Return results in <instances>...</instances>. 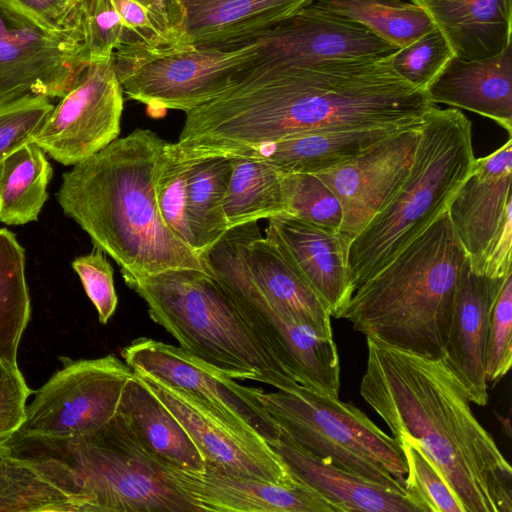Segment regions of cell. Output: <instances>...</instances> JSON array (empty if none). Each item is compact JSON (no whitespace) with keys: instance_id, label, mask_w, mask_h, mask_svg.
<instances>
[{"instance_id":"cell-1","label":"cell","mask_w":512,"mask_h":512,"mask_svg":"<svg viewBox=\"0 0 512 512\" xmlns=\"http://www.w3.org/2000/svg\"><path fill=\"white\" fill-rule=\"evenodd\" d=\"M390 56L255 65L213 101L216 138L239 152L310 132L418 123L435 104L394 71Z\"/></svg>"},{"instance_id":"cell-2","label":"cell","mask_w":512,"mask_h":512,"mask_svg":"<svg viewBox=\"0 0 512 512\" xmlns=\"http://www.w3.org/2000/svg\"><path fill=\"white\" fill-rule=\"evenodd\" d=\"M366 344L360 395L393 436L419 447L464 512H512V468L445 360Z\"/></svg>"},{"instance_id":"cell-3","label":"cell","mask_w":512,"mask_h":512,"mask_svg":"<svg viewBox=\"0 0 512 512\" xmlns=\"http://www.w3.org/2000/svg\"><path fill=\"white\" fill-rule=\"evenodd\" d=\"M167 144L150 129H135L62 175L56 196L64 214L121 271H206L203 260L167 228L157 207L155 182Z\"/></svg>"},{"instance_id":"cell-4","label":"cell","mask_w":512,"mask_h":512,"mask_svg":"<svg viewBox=\"0 0 512 512\" xmlns=\"http://www.w3.org/2000/svg\"><path fill=\"white\" fill-rule=\"evenodd\" d=\"M466 260L446 210L355 289L337 318L388 347L443 358Z\"/></svg>"},{"instance_id":"cell-5","label":"cell","mask_w":512,"mask_h":512,"mask_svg":"<svg viewBox=\"0 0 512 512\" xmlns=\"http://www.w3.org/2000/svg\"><path fill=\"white\" fill-rule=\"evenodd\" d=\"M475 159L469 119L456 108L429 109L407 178L348 245L351 294L447 210Z\"/></svg>"},{"instance_id":"cell-6","label":"cell","mask_w":512,"mask_h":512,"mask_svg":"<svg viewBox=\"0 0 512 512\" xmlns=\"http://www.w3.org/2000/svg\"><path fill=\"white\" fill-rule=\"evenodd\" d=\"M121 274L145 301L150 318L191 355L233 379L258 381L277 390L299 385L262 349L231 297L207 271Z\"/></svg>"},{"instance_id":"cell-7","label":"cell","mask_w":512,"mask_h":512,"mask_svg":"<svg viewBox=\"0 0 512 512\" xmlns=\"http://www.w3.org/2000/svg\"><path fill=\"white\" fill-rule=\"evenodd\" d=\"M0 449L63 464L89 512H198L170 480L164 463L140 442L119 412L99 429L73 437L14 435Z\"/></svg>"},{"instance_id":"cell-8","label":"cell","mask_w":512,"mask_h":512,"mask_svg":"<svg viewBox=\"0 0 512 512\" xmlns=\"http://www.w3.org/2000/svg\"><path fill=\"white\" fill-rule=\"evenodd\" d=\"M254 395L297 448L368 481L406 493L407 464L400 441L351 402L297 385Z\"/></svg>"},{"instance_id":"cell-9","label":"cell","mask_w":512,"mask_h":512,"mask_svg":"<svg viewBox=\"0 0 512 512\" xmlns=\"http://www.w3.org/2000/svg\"><path fill=\"white\" fill-rule=\"evenodd\" d=\"M202 260L262 349L299 385L338 397L340 361L334 339L317 335L261 294L248 274L233 229L211 246Z\"/></svg>"},{"instance_id":"cell-10","label":"cell","mask_w":512,"mask_h":512,"mask_svg":"<svg viewBox=\"0 0 512 512\" xmlns=\"http://www.w3.org/2000/svg\"><path fill=\"white\" fill-rule=\"evenodd\" d=\"M258 43L179 46L113 54L123 94L147 107L151 116L184 113L216 98L250 68Z\"/></svg>"},{"instance_id":"cell-11","label":"cell","mask_w":512,"mask_h":512,"mask_svg":"<svg viewBox=\"0 0 512 512\" xmlns=\"http://www.w3.org/2000/svg\"><path fill=\"white\" fill-rule=\"evenodd\" d=\"M134 371L113 354L66 361L35 393L14 435L73 437L93 432L118 412Z\"/></svg>"},{"instance_id":"cell-12","label":"cell","mask_w":512,"mask_h":512,"mask_svg":"<svg viewBox=\"0 0 512 512\" xmlns=\"http://www.w3.org/2000/svg\"><path fill=\"white\" fill-rule=\"evenodd\" d=\"M511 176L509 136L497 150L475 159L447 208L470 267L492 278L512 273Z\"/></svg>"},{"instance_id":"cell-13","label":"cell","mask_w":512,"mask_h":512,"mask_svg":"<svg viewBox=\"0 0 512 512\" xmlns=\"http://www.w3.org/2000/svg\"><path fill=\"white\" fill-rule=\"evenodd\" d=\"M123 96L113 57L87 63L33 142L65 166L88 159L118 138Z\"/></svg>"},{"instance_id":"cell-14","label":"cell","mask_w":512,"mask_h":512,"mask_svg":"<svg viewBox=\"0 0 512 512\" xmlns=\"http://www.w3.org/2000/svg\"><path fill=\"white\" fill-rule=\"evenodd\" d=\"M121 356L134 372L196 396L232 423L259 434L270 446L278 442L279 428L254 395L255 387L238 384L180 346L151 338L135 339Z\"/></svg>"},{"instance_id":"cell-15","label":"cell","mask_w":512,"mask_h":512,"mask_svg":"<svg viewBox=\"0 0 512 512\" xmlns=\"http://www.w3.org/2000/svg\"><path fill=\"white\" fill-rule=\"evenodd\" d=\"M87 63L82 33L44 30L0 4V100L61 98Z\"/></svg>"},{"instance_id":"cell-16","label":"cell","mask_w":512,"mask_h":512,"mask_svg":"<svg viewBox=\"0 0 512 512\" xmlns=\"http://www.w3.org/2000/svg\"><path fill=\"white\" fill-rule=\"evenodd\" d=\"M136 374L184 427L206 464L275 484H295L279 455L259 434L232 423L186 391Z\"/></svg>"},{"instance_id":"cell-17","label":"cell","mask_w":512,"mask_h":512,"mask_svg":"<svg viewBox=\"0 0 512 512\" xmlns=\"http://www.w3.org/2000/svg\"><path fill=\"white\" fill-rule=\"evenodd\" d=\"M422 122L384 138L340 166L317 173L340 200L339 233L347 247L407 178Z\"/></svg>"},{"instance_id":"cell-18","label":"cell","mask_w":512,"mask_h":512,"mask_svg":"<svg viewBox=\"0 0 512 512\" xmlns=\"http://www.w3.org/2000/svg\"><path fill=\"white\" fill-rule=\"evenodd\" d=\"M258 43L251 66H308L339 58H381L399 48L364 26L310 4L251 38Z\"/></svg>"},{"instance_id":"cell-19","label":"cell","mask_w":512,"mask_h":512,"mask_svg":"<svg viewBox=\"0 0 512 512\" xmlns=\"http://www.w3.org/2000/svg\"><path fill=\"white\" fill-rule=\"evenodd\" d=\"M81 9L89 62L180 46L182 16L174 0H81Z\"/></svg>"},{"instance_id":"cell-20","label":"cell","mask_w":512,"mask_h":512,"mask_svg":"<svg viewBox=\"0 0 512 512\" xmlns=\"http://www.w3.org/2000/svg\"><path fill=\"white\" fill-rule=\"evenodd\" d=\"M163 463L170 480L191 499L198 512H335L323 497L296 481L287 486L210 464L194 471Z\"/></svg>"},{"instance_id":"cell-21","label":"cell","mask_w":512,"mask_h":512,"mask_svg":"<svg viewBox=\"0 0 512 512\" xmlns=\"http://www.w3.org/2000/svg\"><path fill=\"white\" fill-rule=\"evenodd\" d=\"M506 277L479 274L466 260L456 290L443 359L466 388L471 403L478 406L488 403L486 343L492 310Z\"/></svg>"},{"instance_id":"cell-22","label":"cell","mask_w":512,"mask_h":512,"mask_svg":"<svg viewBox=\"0 0 512 512\" xmlns=\"http://www.w3.org/2000/svg\"><path fill=\"white\" fill-rule=\"evenodd\" d=\"M265 237L313 287L337 318L348 302L347 250L338 230L279 215L269 218Z\"/></svg>"},{"instance_id":"cell-23","label":"cell","mask_w":512,"mask_h":512,"mask_svg":"<svg viewBox=\"0 0 512 512\" xmlns=\"http://www.w3.org/2000/svg\"><path fill=\"white\" fill-rule=\"evenodd\" d=\"M232 229L248 274L261 294L317 335L333 338L328 306L277 247L262 236L257 222Z\"/></svg>"},{"instance_id":"cell-24","label":"cell","mask_w":512,"mask_h":512,"mask_svg":"<svg viewBox=\"0 0 512 512\" xmlns=\"http://www.w3.org/2000/svg\"><path fill=\"white\" fill-rule=\"evenodd\" d=\"M512 47L497 55L464 60L453 56L425 89L433 103L472 111L512 134Z\"/></svg>"},{"instance_id":"cell-25","label":"cell","mask_w":512,"mask_h":512,"mask_svg":"<svg viewBox=\"0 0 512 512\" xmlns=\"http://www.w3.org/2000/svg\"><path fill=\"white\" fill-rule=\"evenodd\" d=\"M181 16L180 46L245 42L312 0H174Z\"/></svg>"},{"instance_id":"cell-26","label":"cell","mask_w":512,"mask_h":512,"mask_svg":"<svg viewBox=\"0 0 512 512\" xmlns=\"http://www.w3.org/2000/svg\"><path fill=\"white\" fill-rule=\"evenodd\" d=\"M291 478L323 497L335 512H419L405 493L388 489L297 448L280 432L271 446Z\"/></svg>"},{"instance_id":"cell-27","label":"cell","mask_w":512,"mask_h":512,"mask_svg":"<svg viewBox=\"0 0 512 512\" xmlns=\"http://www.w3.org/2000/svg\"><path fill=\"white\" fill-rule=\"evenodd\" d=\"M410 125L304 133L260 144L231 157L262 160L283 173L317 174L354 159L377 142Z\"/></svg>"},{"instance_id":"cell-28","label":"cell","mask_w":512,"mask_h":512,"mask_svg":"<svg viewBox=\"0 0 512 512\" xmlns=\"http://www.w3.org/2000/svg\"><path fill=\"white\" fill-rule=\"evenodd\" d=\"M0 512H88L67 468L0 449Z\"/></svg>"},{"instance_id":"cell-29","label":"cell","mask_w":512,"mask_h":512,"mask_svg":"<svg viewBox=\"0 0 512 512\" xmlns=\"http://www.w3.org/2000/svg\"><path fill=\"white\" fill-rule=\"evenodd\" d=\"M411 1L426 11L458 58H488L511 45L512 0Z\"/></svg>"},{"instance_id":"cell-30","label":"cell","mask_w":512,"mask_h":512,"mask_svg":"<svg viewBox=\"0 0 512 512\" xmlns=\"http://www.w3.org/2000/svg\"><path fill=\"white\" fill-rule=\"evenodd\" d=\"M119 410L152 455L184 469H204L205 460L190 435L135 372L125 386Z\"/></svg>"},{"instance_id":"cell-31","label":"cell","mask_w":512,"mask_h":512,"mask_svg":"<svg viewBox=\"0 0 512 512\" xmlns=\"http://www.w3.org/2000/svg\"><path fill=\"white\" fill-rule=\"evenodd\" d=\"M230 158L232 172L223 202L228 230L286 215L283 172L262 160Z\"/></svg>"},{"instance_id":"cell-32","label":"cell","mask_w":512,"mask_h":512,"mask_svg":"<svg viewBox=\"0 0 512 512\" xmlns=\"http://www.w3.org/2000/svg\"><path fill=\"white\" fill-rule=\"evenodd\" d=\"M52 173L46 153L34 142L8 155L0 163V222L36 221L48 198Z\"/></svg>"},{"instance_id":"cell-33","label":"cell","mask_w":512,"mask_h":512,"mask_svg":"<svg viewBox=\"0 0 512 512\" xmlns=\"http://www.w3.org/2000/svg\"><path fill=\"white\" fill-rule=\"evenodd\" d=\"M309 4L358 23L397 48L436 27L426 11L411 0H312Z\"/></svg>"},{"instance_id":"cell-34","label":"cell","mask_w":512,"mask_h":512,"mask_svg":"<svg viewBox=\"0 0 512 512\" xmlns=\"http://www.w3.org/2000/svg\"><path fill=\"white\" fill-rule=\"evenodd\" d=\"M231 172L232 161L226 156H214L188 163L187 209L201 259L228 231L223 202Z\"/></svg>"},{"instance_id":"cell-35","label":"cell","mask_w":512,"mask_h":512,"mask_svg":"<svg viewBox=\"0 0 512 512\" xmlns=\"http://www.w3.org/2000/svg\"><path fill=\"white\" fill-rule=\"evenodd\" d=\"M30 314L24 249L13 232L0 228V359L17 363Z\"/></svg>"},{"instance_id":"cell-36","label":"cell","mask_w":512,"mask_h":512,"mask_svg":"<svg viewBox=\"0 0 512 512\" xmlns=\"http://www.w3.org/2000/svg\"><path fill=\"white\" fill-rule=\"evenodd\" d=\"M283 188L286 215L339 231L340 200L317 174L283 173Z\"/></svg>"},{"instance_id":"cell-37","label":"cell","mask_w":512,"mask_h":512,"mask_svg":"<svg viewBox=\"0 0 512 512\" xmlns=\"http://www.w3.org/2000/svg\"><path fill=\"white\" fill-rule=\"evenodd\" d=\"M187 168L188 163L181 162L174 155L168 142L156 177V202L167 228L198 255L197 240L189 221L187 209Z\"/></svg>"},{"instance_id":"cell-38","label":"cell","mask_w":512,"mask_h":512,"mask_svg":"<svg viewBox=\"0 0 512 512\" xmlns=\"http://www.w3.org/2000/svg\"><path fill=\"white\" fill-rule=\"evenodd\" d=\"M406 464L405 490L419 512H464L435 466L408 437L398 438Z\"/></svg>"},{"instance_id":"cell-39","label":"cell","mask_w":512,"mask_h":512,"mask_svg":"<svg viewBox=\"0 0 512 512\" xmlns=\"http://www.w3.org/2000/svg\"><path fill=\"white\" fill-rule=\"evenodd\" d=\"M454 56L451 46L435 27L390 56L394 71L409 84L425 91Z\"/></svg>"},{"instance_id":"cell-40","label":"cell","mask_w":512,"mask_h":512,"mask_svg":"<svg viewBox=\"0 0 512 512\" xmlns=\"http://www.w3.org/2000/svg\"><path fill=\"white\" fill-rule=\"evenodd\" d=\"M54 105L41 95L0 100V163L12 152L33 142Z\"/></svg>"},{"instance_id":"cell-41","label":"cell","mask_w":512,"mask_h":512,"mask_svg":"<svg viewBox=\"0 0 512 512\" xmlns=\"http://www.w3.org/2000/svg\"><path fill=\"white\" fill-rule=\"evenodd\" d=\"M512 364V273L496 298L486 343L485 376L495 386L506 376Z\"/></svg>"},{"instance_id":"cell-42","label":"cell","mask_w":512,"mask_h":512,"mask_svg":"<svg viewBox=\"0 0 512 512\" xmlns=\"http://www.w3.org/2000/svg\"><path fill=\"white\" fill-rule=\"evenodd\" d=\"M72 268L96 308L99 322L107 324L116 311L118 296L114 286L113 268L105 253L94 247L89 254L76 257L72 261Z\"/></svg>"},{"instance_id":"cell-43","label":"cell","mask_w":512,"mask_h":512,"mask_svg":"<svg viewBox=\"0 0 512 512\" xmlns=\"http://www.w3.org/2000/svg\"><path fill=\"white\" fill-rule=\"evenodd\" d=\"M0 4L44 30L55 33H82L81 2L74 0H0Z\"/></svg>"},{"instance_id":"cell-44","label":"cell","mask_w":512,"mask_h":512,"mask_svg":"<svg viewBox=\"0 0 512 512\" xmlns=\"http://www.w3.org/2000/svg\"><path fill=\"white\" fill-rule=\"evenodd\" d=\"M31 393L18 363L0 359V445L21 428Z\"/></svg>"},{"instance_id":"cell-45","label":"cell","mask_w":512,"mask_h":512,"mask_svg":"<svg viewBox=\"0 0 512 512\" xmlns=\"http://www.w3.org/2000/svg\"><path fill=\"white\" fill-rule=\"evenodd\" d=\"M74 1H76V2H81V0H74Z\"/></svg>"}]
</instances>
